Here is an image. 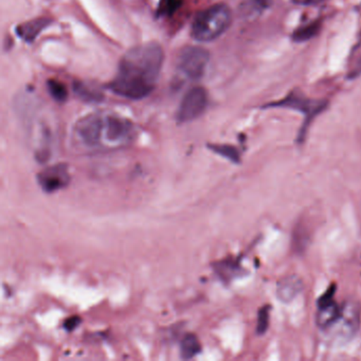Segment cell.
Instances as JSON below:
<instances>
[{"label":"cell","instance_id":"cell-16","mask_svg":"<svg viewBox=\"0 0 361 361\" xmlns=\"http://www.w3.org/2000/svg\"><path fill=\"white\" fill-rule=\"evenodd\" d=\"M183 4V0H161L159 12L162 16H172Z\"/></svg>","mask_w":361,"mask_h":361},{"label":"cell","instance_id":"cell-9","mask_svg":"<svg viewBox=\"0 0 361 361\" xmlns=\"http://www.w3.org/2000/svg\"><path fill=\"white\" fill-rule=\"evenodd\" d=\"M336 285H331L324 295L318 300V312H317L316 322L320 329H329L341 314V306L338 305L334 300Z\"/></svg>","mask_w":361,"mask_h":361},{"label":"cell","instance_id":"cell-7","mask_svg":"<svg viewBox=\"0 0 361 361\" xmlns=\"http://www.w3.org/2000/svg\"><path fill=\"white\" fill-rule=\"evenodd\" d=\"M208 94L202 87H194L187 92L181 101L177 113V120L181 123L197 119L206 111Z\"/></svg>","mask_w":361,"mask_h":361},{"label":"cell","instance_id":"cell-18","mask_svg":"<svg viewBox=\"0 0 361 361\" xmlns=\"http://www.w3.org/2000/svg\"><path fill=\"white\" fill-rule=\"evenodd\" d=\"M49 90L50 94H52V97H54L56 100L60 101V102L66 100V88H65L64 85H62V84L59 83V82H49Z\"/></svg>","mask_w":361,"mask_h":361},{"label":"cell","instance_id":"cell-1","mask_svg":"<svg viewBox=\"0 0 361 361\" xmlns=\"http://www.w3.org/2000/svg\"><path fill=\"white\" fill-rule=\"evenodd\" d=\"M164 61V50L156 43L142 44L128 50L120 61L111 90L133 100L149 96L159 79Z\"/></svg>","mask_w":361,"mask_h":361},{"label":"cell","instance_id":"cell-15","mask_svg":"<svg viewBox=\"0 0 361 361\" xmlns=\"http://www.w3.org/2000/svg\"><path fill=\"white\" fill-rule=\"evenodd\" d=\"M270 306L266 305L259 310V316H257V331L259 335H263L268 329L269 325Z\"/></svg>","mask_w":361,"mask_h":361},{"label":"cell","instance_id":"cell-21","mask_svg":"<svg viewBox=\"0 0 361 361\" xmlns=\"http://www.w3.org/2000/svg\"><path fill=\"white\" fill-rule=\"evenodd\" d=\"M293 4L301 6H312L317 5V4L322 3L324 0H291Z\"/></svg>","mask_w":361,"mask_h":361},{"label":"cell","instance_id":"cell-8","mask_svg":"<svg viewBox=\"0 0 361 361\" xmlns=\"http://www.w3.org/2000/svg\"><path fill=\"white\" fill-rule=\"evenodd\" d=\"M274 107H286L302 111L306 116V121L299 135V142H303L306 134V128L310 126V121L324 109L325 103L319 101L306 100L303 97L290 96L280 102L269 105Z\"/></svg>","mask_w":361,"mask_h":361},{"label":"cell","instance_id":"cell-3","mask_svg":"<svg viewBox=\"0 0 361 361\" xmlns=\"http://www.w3.org/2000/svg\"><path fill=\"white\" fill-rule=\"evenodd\" d=\"M361 323V306L354 300H348L341 306V314L327 331L329 340L333 343H345L350 341L358 331Z\"/></svg>","mask_w":361,"mask_h":361},{"label":"cell","instance_id":"cell-12","mask_svg":"<svg viewBox=\"0 0 361 361\" xmlns=\"http://www.w3.org/2000/svg\"><path fill=\"white\" fill-rule=\"evenodd\" d=\"M274 0H243L242 12L246 18H257L271 7Z\"/></svg>","mask_w":361,"mask_h":361},{"label":"cell","instance_id":"cell-11","mask_svg":"<svg viewBox=\"0 0 361 361\" xmlns=\"http://www.w3.org/2000/svg\"><path fill=\"white\" fill-rule=\"evenodd\" d=\"M303 290V281L300 276H287L281 279L276 284V297L283 303H289Z\"/></svg>","mask_w":361,"mask_h":361},{"label":"cell","instance_id":"cell-10","mask_svg":"<svg viewBox=\"0 0 361 361\" xmlns=\"http://www.w3.org/2000/svg\"><path fill=\"white\" fill-rule=\"evenodd\" d=\"M37 180L44 191L54 193L68 185V168L65 164L50 166L39 173Z\"/></svg>","mask_w":361,"mask_h":361},{"label":"cell","instance_id":"cell-6","mask_svg":"<svg viewBox=\"0 0 361 361\" xmlns=\"http://www.w3.org/2000/svg\"><path fill=\"white\" fill-rule=\"evenodd\" d=\"M103 114H92L82 118L73 128L75 138L85 147H102Z\"/></svg>","mask_w":361,"mask_h":361},{"label":"cell","instance_id":"cell-20","mask_svg":"<svg viewBox=\"0 0 361 361\" xmlns=\"http://www.w3.org/2000/svg\"><path fill=\"white\" fill-rule=\"evenodd\" d=\"M80 322H81L80 318L73 317V318H69L68 320H66V322L64 323V327L67 331H73V329H75V327L79 325Z\"/></svg>","mask_w":361,"mask_h":361},{"label":"cell","instance_id":"cell-4","mask_svg":"<svg viewBox=\"0 0 361 361\" xmlns=\"http://www.w3.org/2000/svg\"><path fill=\"white\" fill-rule=\"evenodd\" d=\"M134 130L130 120L113 114H103L102 145L128 143L132 139Z\"/></svg>","mask_w":361,"mask_h":361},{"label":"cell","instance_id":"cell-14","mask_svg":"<svg viewBox=\"0 0 361 361\" xmlns=\"http://www.w3.org/2000/svg\"><path fill=\"white\" fill-rule=\"evenodd\" d=\"M210 149L211 151L227 158L234 164L240 162V153L235 147H231V145H210Z\"/></svg>","mask_w":361,"mask_h":361},{"label":"cell","instance_id":"cell-2","mask_svg":"<svg viewBox=\"0 0 361 361\" xmlns=\"http://www.w3.org/2000/svg\"><path fill=\"white\" fill-rule=\"evenodd\" d=\"M232 23L231 10L219 4L197 14L192 24V39L200 43H209L223 35Z\"/></svg>","mask_w":361,"mask_h":361},{"label":"cell","instance_id":"cell-19","mask_svg":"<svg viewBox=\"0 0 361 361\" xmlns=\"http://www.w3.org/2000/svg\"><path fill=\"white\" fill-rule=\"evenodd\" d=\"M317 30H318V25L312 24L310 26H306V28L298 30L295 35H293V37H295V41H306V39L314 37L316 35Z\"/></svg>","mask_w":361,"mask_h":361},{"label":"cell","instance_id":"cell-5","mask_svg":"<svg viewBox=\"0 0 361 361\" xmlns=\"http://www.w3.org/2000/svg\"><path fill=\"white\" fill-rule=\"evenodd\" d=\"M208 51L198 46H189L178 56V69L191 80H197L204 75L209 63Z\"/></svg>","mask_w":361,"mask_h":361},{"label":"cell","instance_id":"cell-17","mask_svg":"<svg viewBox=\"0 0 361 361\" xmlns=\"http://www.w3.org/2000/svg\"><path fill=\"white\" fill-rule=\"evenodd\" d=\"M219 267L216 268L217 271L219 272V274L221 276H227L228 271L230 272V278H233L232 276H236V274H240V268L238 264L234 263V262H223V263L219 264Z\"/></svg>","mask_w":361,"mask_h":361},{"label":"cell","instance_id":"cell-13","mask_svg":"<svg viewBox=\"0 0 361 361\" xmlns=\"http://www.w3.org/2000/svg\"><path fill=\"white\" fill-rule=\"evenodd\" d=\"M202 350L200 340L193 334H188L183 337L180 343L181 357L183 359H191L200 354Z\"/></svg>","mask_w":361,"mask_h":361}]
</instances>
